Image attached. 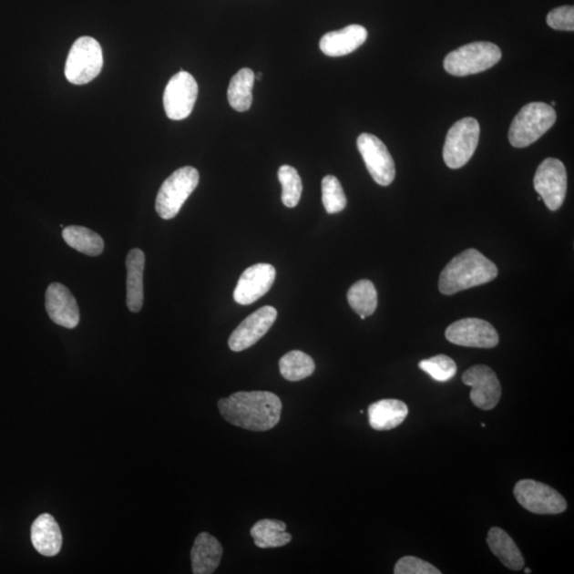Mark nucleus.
Here are the masks:
<instances>
[{
    "label": "nucleus",
    "instance_id": "obj_1",
    "mask_svg": "<svg viewBox=\"0 0 574 574\" xmlns=\"http://www.w3.org/2000/svg\"><path fill=\"white\" fill-rule=\"evenodd\" d=\"M223 419L241 429L265 432L279 424L282 402L271 392H239L219 401Z\"/></svg>",
    "mask_w": 574,
    "mask_h": 574
},
{
    "label": "nucleus",
    "instance_id": "obj_2",
    "mask_svg": "<svg viewBox=\"0 0 574 574\" xmlns=\"http://www.w3.org/2000/svg\"><path fill=\"white\" fill-rule=\"evenodd\" d=\"M497 276V268L477 249H467L453 258L439 277V291L444 295L490 282Z\"/></svg>",
    "mask_w": 574,
    "mask_h": 574
},
{
    "label": "nucleus",
    "instance_id": "obj_3",
    "mask_svg": "<svg viewBox=\"0 0 574 574\" xmlns=\"http://www.w3.org/2000/svg\"><path fill=\"white\" fill-rule=\"evenodd\" d=\"M557 120L553 107L532 102L523 107L510 125L509 143L516 149H525L540 138Z\"/></svg>",
    "mask_w": 574,
    "mask_h": 574
},
{
    "label": "nucleus",
    "instance_id": "obj_4",
    "mask_svg": "<svg viewBox=\"0 0 574 574\" xmlns=\"http://www.w3.org/2000/svg\"><path fill=\"white\" fill-rule=\"evenodd\" d=\"M502 56L497 45L489 42H475L453 50L446 56L444 67L452 76L475 75L496 66Z\"/></svg>",
    "mask_w": 574,
    "mask_h": 574
},
{
    "label": "nucleus",
    "instance_id": "obj_5",
    "mask_svg": "<svg viewBox=\"0 0 574 574\" xmlns=\"http://www.w3.org/2000/svg\"><path fill=\"white\" fill-rule=\"evenodd\" d=\"M200 183V172L191 166L179 169L166 179L156 200L157 213L163 220H171Z\"/></svg>",
    "mask_w": 574,
    "mask_h": 574
},
{
    "label": "nucleus",
    "instance_id": "obj_6",
    "mask_svg": "<svg viewBox=\"0 0 574 574\" xmlns=\"http://www.w3.org/2000/svg\"><path fill=\"white\" fill-rule=\"evenodd\" d=\"M104 66L100 44L91 36L79 37L70 48L67 66V79L76 86L87 85L97 77Z\"/></svg>",
    "mask_w": 574,
    "mask_h": 574
},
{
    "label": "nucleus",
    "instance_id": "obj_7",
    "mask_svg": "<svg viewBox=\"0 0 574 574\" xmlns=\"http://www.w3.org/2000/svg\"><path fill=\"white\" fill-rule=\"evenodd\" d=\"M480 138V125L474 118L458 120L446 134L444 159L452 169L463 168L475 155Z\"/></svg>",
    "mask_w": 574,
    "mask_h": 574
},
{
    "label": "nucleus",
    "instance_id": "obj_8",
    "mask_svg": "<svg viewBox=\"0 0 574 574\" xmlns=\"http://www.w3.org/2000/svg\"><path fill=\"white\" fill-rule=\"evenodd\" d=\"M514 495L523 508L539 515H557L567 509L565 497L544 483L521 480L515 485Z\"/></svg>",
    "mask_w": 574,
    "mask_h": 574
},
{
    "label": "nucleus",
    "instance_id": "obj_9",
    "mask_svg": "<svg viewBox=\"0 0 574 574\" xmlns=\"http://www.w3.org/2000/svg\"><path fill=\"white\" fill-rule=\"evenodd\" d=\"M534 189L548 210H558L563 206L567 194L565 165L558 159H546L536 170Z\"/></svg>",
    "mask_w": 574,
    "mask_h": 574
},
{
    "label": "nucleus",
    "instance_id": "obj_10",
    "mask_svg": "<svg viewBox=\"0 0 574 574\" xmlns=\"http://www.w3.org/2000/svg\"><path fill=\"white\" fill-rule=\"evenodd\" d=\"M198 96V85L188 72H179L171 77L165 87L163 104L165 113L172 120H182L193 111Z\"/></svg>",
    "mask_w": 574,
    "mask_h": 574
},
{
    "label": "nucleus",
    "instance_id": "obj_11",
    "mask_svg": "<svg viewBox=\"0 0 574 574\" xmlns=\"http://www.w3.org/2000/svg\"><path fill=\"white\" fill-rule=\"evenodd\" d=\"M356 144L374 180L382 187L392 184L395 176V168L385 144L369 133L361 134Z\"/></svg>",
    "mask_w": 574,
    "mask_h": 574
},
{
    "label": "nucleus",
    "instance_id": "obj_12",
    "mask_svg": "<svg viewBox=\"0 0 574 574\" xmlns=\"http://www.w3.org/2000/svg\"><path fill=\"white\" fill-rule=\"evenodd\" d=\"M446 338L457 346L490 349L499 343V335L488 322L478 318H465L449 325Z\"/></svg>",
    "mask_w": 574,
    "mask_h": 574
},
{
    "label": "nucleus",
    "instance_id": "obj_13",
    "mask_svg": "<svg viewBox=\"0 0 574 574\" xmlns=\"http://www.w3.org/2000/svg\"><path fill=\"white\" fill-rule=\"evenodd\" d=\"M465 385L471 387L472 404L484 411L493 410L499 404L502 388L493 369L485 365H476L466 370L462 376Z\"/></svg>",
    "mask_w": 574,
    "mask_h": 574
},
{
    "label": "nucleus",
    "instance_id": "obj_14",
    "mask_svg": "<svg viewBox=\"0 0 574 574\" xmlns=\"http://www.w3.org/2000/svg\"><path fill=\"white\" fill-rule=\"evenodd\" d=\"M278 312L267 305L249 315L245 321L233 331L229 338V347L235 353H241L257 343L272 325L276 322Z\"/></svg>",
    "mask_w": 574,
    "mask_h": 574
},
{
    "label": "nucleus",
    "instance_id": "obj_15",
    "mask_svg": "<svg viewBox=\"0 0 574 574\" xmlns=\"http://www.w3.org/2000/svg\"><path fill=\"white\" fill-rule=\"evenodd\" d=\"M276 279V270L271 264L259 263L242 272L236 284L233 297L241 305L252 304L265 295Z\"/></svg>",
    "mask_w": 574,
    "mask_h": 574
},
{
    "label": "nucleus",
    "instance_id": "obj_16",
    "mask_svg": "<svg viewBox=\"0 0 574 574\" xmlns=\"http://www.w3.org/2000/svg\"><path fill=\"white\" fill-rule=\"evenodd\" d=\"M46 311L56 324L74 329L80 322V312L73 293L61 283H51L46 291Z\"/></svg>",
    "mask_w": 574,
    "mask_h": 574
},
{
    "label": "nucleus",
    "instance_id": "obj_17",
    "mask_svg": "<svg viewBox=\"0 0 574 574\" xmlns=\"http://www.w3.org/2000/svg\"><path fill=\"white\" fill-rule=\"evenodd\" d=\"M367 36V30L363 26L350 25L324 35L319 42V47L325 56H347L365 43Z\"/></svg>",
    "mask_w": 574,
    "mask_h": 574
},
{
    "label": "nucleus",
    "instance_id": "obj_18",
    "mask_svg": "<svg viewBox=\"0 0 574 574\" xmlns=\"http://www.w3.org/2000/svg\"><path fill=\"white\" fill-rule=\"evenodd\" d=\"M222 552V546L214 536L206 532L198 535L190 551L193 573H214L220 564Z\"/></svg>",
    "mask_w": 574,
    "mask_h": 574
},
{
    "label": "nucleus",
    "instance_id": "obj_19",
    "mask_svg": "<svg viewBox=\"0 0 574 574\" xmlns=\"http://www.w3.org/2000/svg\"><path fill=\"white\" fill-rule=\"evenodd\" d=\"M31 541L36 550L45 557H55L62 547L59 525L49 514L38 516L31 528Z\"/></svg>",
    "mask_w": 574,
    "mask_h": 574
},
{
    "label": "nucleus",
    "instance_id": "obj_20",
    "mask_svg": "<svg viewBox=\"0 0 574 574\" xmlns=\"http://www.w3.org/2000/svg\"><path fill=\"white\" fill-rule=\"evenodd\" d=\"M127 267V306L132 313H138L143 308L144 287L143 274L145 254L140 249H132L128 253Z\"/></svg>",
    "mask_w": 574,
    "mask_h": 574
},
{
    "label": "nucleus",
    "instance_id": "obj_21",
    "mask_svg": "<svg viewBox=\"0 0 574 574\" xmlns=\"http://www.w3.org/2000/svg\"><path fill=\"white\" fill-rule=\"evenodd\" d=\"M408 415V407L404 401L383 399L368 407L370 426L376 431H389L400 425Z\"/></svg>",
    "mask_w": 574,
    "mask_h": 574
},
{
    "label": "nucleus",
    "instance_id": "obj_22",
    "mask_svg": "<svg viewBox=\"0 0 574 574\" xmlns=\"http://www.w3.org/2000/svg\"><path fill=\"white\" fill-rule=\"evenodd\" d=\"M487 544L501 563L508 569L519 571L525 566L519 548L510 536L500 528H491L487 535Z\"/></svg>",
    "mask_w": 574,
    "mask_h": 574
},
{
    "label": "nucleus",
    "instance_id": "obj_23",
    "mask_svg": "<svg viewBox=\"0 0 574 574\" xmlns=\"http://www.w3.org/2000/svg\"><path fill=\"white\" fill-rule=\"evenodd\" d=\"M251 534L255 546L261 548L284 547L292 541L285 523L279 520H260L251 528Z\"/></svg>",
    "mask_w": 574,
    "mask_h": 574
},
{
    "label": "nucleus",
    "instance_id": "obj_24",
    "mask_svg": "<svg viewBox=\"0 0 574 574\" xmlns=\"http://www.w3.org/2000/svg\"><path fill=\"white\" fill-rule=\"evenodd\" d=\"M255 74L251 69L242 68L233 76L228 87V101L234 110L246 112L252 104V89Z\"/></svg>",
    "mask_w": 574,
    "mask_h": 574
},
{
    "label": "nucleus",
    "instance_id": "obj_25",
    "mask_svg": "<svg viewBox=\"0 0 574 574\" xmlns=\"http://www.w3.org/2000/svg\"><path fill=\"white\" fill-rule=\"evenodd\" d=\"M63 240L69 247L89 257H97L105 249L101 236L92 230L80 226H69L63 229Z\"/></svg>",
    "mask_w": 574,
    "mask_h": 574
},
{
    "label": "nucleus",
    "instance_id": "obj_26",
    "mask_svg": "<svg viewBox=\"0 0 574 574\" xmlns=\"http://www.w3.org/2000/svg\"><path fill=\"white\" fill-rule=\"evenodd\" d=\"M348 302L362 319L373 315L378 305V293L372 281L360 280L350 287Z\"/></svg>",
    "mask_w": 574,
    "mask_h": 574
},
{
    "label": "nucleus",
    "instance_id": "obj_27",
    "mask_svg": "<svg viewBox=\"0 0 574 574\" xmlns=\"http://www.w3.org/2000/svg\"><path fill=\"white\" fill-rule=\"evenodd\" d=\"M281 374L287 381H302L315 372V363L302 351L293 350L282 356L279 362Z\"/></svg>",
    "mask_w": 574,
    "mask_h": 574
},
{
    "label": "nucleus",
    "instance_id": "obj_28",
    "mask_svg": "<svg viewBox=\"0 0 574 574\" xmlns=\"http://www.w3.org/2000/svg\"><path fill=\"white\" fill-rule=\"evenodd\" d=\"M278 178L282 185V202L287 208L298 206L302 194V181L296 169L290 165L281 166Z\"/></svg>",
    "mask_w": 574,
    "mask_h": 574
},
{
    "label": "nucleus",
    "instance_id": "obj_29",
    "mask_svg": "<svg viewBox=\"0 0 574 574\" xmlns=\"http://www.w3.org/2000/svg\"><path fill=\"white\" fill-rule=\"evenodd\" d=\"M323 203L329 214H336L347 206V198L342 184L334 176L329 175L323 179Z\"/></svg>",
    "mask_w": 574,
    "mask_h": 574
},
{
    "label": "nucleus",
    "instance_id": "obj_30",
    "mask_svg": "<svg viewBox=\"0 0 574 574\" xmlns=\"http://www.w3.org/2000/svg\"><path fill=\"white\" fill-rule=\"evenodd\" d=\"M418 367L437 382H448L456 374V364L451 357L438 354L420 361Z\"/></svg>",
    "mask_w": 574,
    "mask_h": 574
},
{
    "label": "nucleus",
    "instance_id": "obj_31",
    "mask_svg": "<svg viewBox=\"0 0 574 574\" xmlns=\"http://www.w3.org/2000/svg\"><path fill=\"white\" fill-rule=\"evenodd\" d=\"M395 574H440L437 568L424 559L415 557H405L395 566Z\"/></svg>",
    "mask_w": 574,
    "mask_h": 574
},
{
    "label": "nucleus",
    "instance_id": "obj_32",
    "mask_svg": "<svg viewBox=\"0 0 574 574\" xmlns=\"http://www.w3.org/2000/svg\"><path fill=\"white\" fill-rule=\"evenodd\" d=\"M547 24L555 30H574V8L563 5L552 10L547 16Z\"/></svg>",
    "mask_w": 574,
    "mask_h": 574
},
{
    "label": "nucleus",
    "instance_id": "obj_33",
    "mask_svg": "<svg viewBox=\"0 0 574 574\" xmlns=\"http://www.w3.org/2000/svg\"><path fill=\"white\" fill-rule=\"evenodd\" d=\"M261 74L259 73L257 75H255V79H261Z\"/></svg>",
    "mask_w": 574,
    "mask_h": 574
},
{
    "label": "nucleus",
    "instance_id": "obj_34",
    "mask_svg": "<svg viewBox=\"0 0 574 574\" xmlns=\"http://www.w3.org/2000/svg\"><path fill=\"white\" fill-rule=\"evenodd\" d=\"M525 572H526L527 574H528V573H531V569H527Z\"/></svg>",
    "mask_w": 574,
    "mask_h": 574
},
{
    "label": "nucleus",
    "instance_id": "obj_35",
    "mask_svg": "<svg viewBox=\"0 0 574 574\" xmlns=\"http://www.w3.org/2000/svg\"><path fill=\"white\" fill-rule=\"evenodd\" d=\"M481 425H482V427H485V426H487V425H485V424H482Z\"/></svg>",
    "mask_w": 574,
    "mask_h": 574
}]
</instances>
